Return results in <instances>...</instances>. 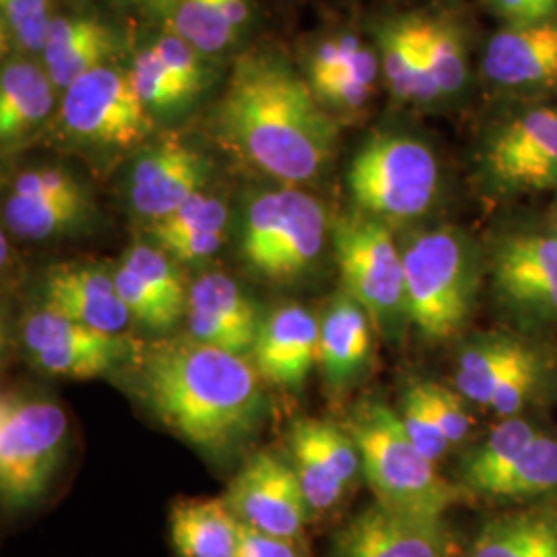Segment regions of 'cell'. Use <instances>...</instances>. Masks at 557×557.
<instances>
[{
    "mask_svg": "<svg viewBox=\"0 0 557 557\" xmlns=\"http://www.w3.org/2000/svg\"><path fill=\"white\" fill-rule=\"evenodd\" d=\"M156 54L160 57L165 69L178 79L190 98H195L202 87V66H200L199 50L180 38L178 34L163 36L156 46Z\"/></svg>",
    "mask_w": 557,
    "mask_h": 557,
    "instance_id": "obj_40",
    "label": "cell"
},
{
    "mask_svg": "<svg viewBox=\"0 0 557 557\" xmlns=\"http://www.w3.org/2000/svg\"><path fill=\"white\" fill-rule=\"evenodd\" d=\"M496 278L508 298L557 314V236L508 239L496 257Z\"/></svg>",
    "mask_w": 557,
    "mask_h": 557,
    "instance_id": "obj_19",
    "label": "cell"
},
{
    "mask_svg": "<svg viewBox=\"0 0 557 557\" xmlns=\"http://www.w3.org/2000/svg\"><path fill=\"white\" fill-rule=\"evenodd\" d=\"M190 338L246 358L259 338L262 320L238 283L223 273L200 275L186 299Z\"/></svg>",
    "mask_w": 557,
    "mask_h": 557,
    "instance_id": "obj_14",
    "label": "cell"
},
{
    "mask_svg": "<svg viewBox=\"0 0 557 557\" xmlns=\"http://www.w3.org/2000/svg\"><path fill=\"white\" fill-rule=\"evenodd\" d=\"M209 161L178 140L145 151L131 174V202L140 218L156 223L202 193Z\"/></svg>",
    "mask_w": 557,
    "mask_h": 557,
    "instance_id": "obj_15",
    "label": "cell"
},
{
    "mask_svg": "<svg viewBox=\"0 0 557 557\" xmlns=\"http://www.w3.org/2000/svg\"><path fill=\"white\" fill-rule=\"evenodd\" d=\"M405 314L430 341L453 337L471 304V269L453 232L421 234L403 252Z\"/></svg>",
    "mask_w": 557,
    "mask_h": 557,
    "instance_id": "obj_6",
    "label": "cell"
},
{
    "mask_svg": "<svg viewBox=\"0 0 557 557\" xmlns=\"http://www.w3.org/2000/svg\"><path fill=\"white\" fill-rule=\"evenodd\" d=\"M44 306L108 335H122L133 322L120 299L114 275L85 264H59L44 283Z\"/></svg>",
    "mask_w": 557,
    "mask_h": 557,
    "instance_id": "obj_18",
    "label": "cell"
},
{
    "mask_svg": "<svg viewBox=\"0 0 557 557\" xmlns=\"http://www.w3.org/2000/svg\"><path fill=\"white\" fill-rule=\"evenodd\" d=\"M120 2L140 7V9H149V11H156L160 15H172L178 0H120Z\"/></svg>",
    "mask_w": 557,
    "mask_h": 557,
    "instance_id": "obj_49",
    "label": "cell"
},
{
    "mask_svg": "<svg viewBox=\"0 0 557 557\" xmlns=\"http://www.w3.org/2000/svg\"><path fill=\"white\" fill-rule=\"evenodd\" d=\"M537 382V359L535 356L524 359L517 370L496 388L490 407L499 416H515L522 409L524 400L531 395Z\"/></svg>",
    "mask_w": 557,
    "mask_h": 557,
    "instance_id": "obj_43",
    "label": "cell"
},
{
    "mask_svg": "<svg viewBox=\"0 0 557 557\" xmlns=\"http://www.w3.org/2000/svg\"><path fill=\"white\" fill-rule=\"evenodd\" d=\"M178 557H239L242 524L225 499H182L170 515Z\"/></svg>",
    "mask_w": 557,
    "mask_h": 557,
    "instance_id": "obj_22",
    "label": "cell"
},
{
    "mask_svg": "<svg viewBox=\"0 0 557 557\" xmlns=\"http://www.w3.org/2000/svg\"><path fill=\"white\" fill-rule=\"evenodd\" d=\"M557 490V442L537 434L512 469L490 492L498 498H527Z\"/></svg>",
    "mask_w": 557,
    "mask_h": 557,
    "instance_id": "obj_30",
    "label": "cell"
},
{
    "mask_svg": "<svg viewBox=\"0 0 557 557\" xmlns=\"http://www.w3.org/2000/svg\"><path fill=\"white\" fill-rule=\"evenodd\" d=\"M292 450L310 518L335 510L361 471L354 436L331 421L301 419L292 432Z\"/></svg>",
    "mask_w": 557,
    "mask_h": 557,
    "instance_id": "obj_13",
    "label": "cell"
},
{
    "mask_svg": "<svg viewBox=\"0 0 557 557\" xmlns=\"http://www.w3.org/2000/svg\"><path fill=\"white\" fill-rule=\"evenodd\" d=\"M223 139L244 160L283 182H308L331 160L335 122L283 62L246 57L234 66L218 108Z\"/></svg>",
    "mask_w": 557,
    "mask_h": 557,
    "instance_id": "obj_2",
    "label": "cell"
},
{
    "mask_svg": "<svg viewBox=\"0 0 557 557\" xmlns=\"http://www.w3.org/2000/svg\"><path fill=\"white\" fill-rule=\"evenodd\" d=\"M333 246L347 296L384 329L405 312L403 252L384 223L343 215L331 225Z\"/></svg>",
    "mask_w": 557,
    "mask_h": 557,
    "instance_id": "obj_8",
    "label": "cell"
},
{
    "mask_svg": "<svg viewBox=\"0 0 557 557\" xmlns=\"http://www.w3.org/2000/svg\"><path fill=\"white\" fill-rule=\"evenodd\" d=\"M260 380L248 359L193 338L158 343L140 361V397L153 416L209 455H223L255 432Z\"/></svg>",
    "mask_w": 557,
    "mask_h": 557,
    "instance_id": "obj_1",
    "label": "cell"
},
{
    "mask_svg": "<svg viewBox=\"0 0 557 557\" xmlns=\"http://www.w3.org/2000/svg\"><path fill=\"white\" fill-rule=\"evenodd\" d=\"M370 317L351 296L337 298L320 322L319 363L333 386L358 376L370 356Z\"/></svg>",
    "mask_w": 557,
    "mask_h": 557,
    "instance_id": "obj_23",
    "label": "cell"
},
{
    "mask_svg": "<svg viewBox=\"0 0 557 557\" xmlns=\"http://www.w3.org/2000/svg\"><path fill=\"white\" fill-rule=\"evenodd\" d=\"M220 4L225 20L232 25L234 32H238L239 27L250 17L248 0H220Z\"/></svg>",
    "mask_w": 557,
    "mask_h": 557,
    "instance_id": "obj_48",
    "label": "cell"
},
{
    "mask_svg": "<svg viewBox=\"0 0 557 557\" xmlns=\"http://www.w3.org/2000/svg\"><path fill=\"white\" fill-rule=\"evenodd\" d=\"M147 106L133 85L131 73L103 64L83 75L62 98V120L81 139L131 147L151 131Z\"/></svg>",
    "mask_w": 557,
    "mask_h": 557,
    "instance_id": "obj_9",
    "label": "cell"
},
{
    "mask_svg": "<svg viewBox=\"0 0 557 557\" xmlns=\"http://www.w3.org/2000/svg\"><path fill=\"white\" fill-rule=\"evenodd\" d=\"M221 242H223V232H211V234L174 239V242H168L158 248L180 262H197V260L213 257L220 250Z\"/></svg>",
    "mask_w": 557,
    "mask_h": 557,
    "instance_id": "obj_46",
    "label": "cell"
},
{
    "mask_svg": "<svg viewBox=\"0 0 557 557\" xmlns=\"http://www.w3.org/2000/svg\"><path fill=\"white\" fill-rule=\"evenodd\" d=\"M227 218L230 213L223 200L199 193L193 199L186 200L165 220L151 223L149 236L156 242V246H163L168 242L188 238V236L225 232Z\"/></svg>",
    "mask_w": 557,
    "mask_h": 557,
    "instance_id": "obj_32",
    "label": "cell"
},
{
    "mask_svg": "<svg viewBox=\"0 0 557 557\" xmlns=\"http://www.w3.org/2000/svg\"><path fill=\"white\" fill-rule=\"evenodd\" d=\"M487 163L510 188L557 184V110H535L504 126L492 140Z\"/></svg>",
    "mask_w": 557,
    "mask_h": 557,
    "instance_id": "obj_16",
    "label": "cell"
},
{
    "mask_svg": "<svg viewBox=\"0 0 557 557\" xmlns=\"http://www.w3.org/2000/svg\"><path fill=\"white\" fill-rule=\"evenodd\" d=\"M89 215L87 195L77 197H25L11 193L4 199L7 227L23 239H46L75 230Z\"/></svg>",
    "mask_w": 557,
    "mask_h": 557,
    "instance_id": "obj_27",
    "label": "cell"
},
{
    "mask_svg": "<svg viewBox=\"0 0 557 557\" xmlns=\"http://www.w3.org/2000/svg\"><path fill=\"white\" fill-rule=\"evenodd\" d=\"M21 341L41 372L75 380L106 376L135 351L128 338L94 331L46 306L25 319Z\"/></svg>",
    "mask_w": 557,
    "mask_h": 557,
    "instance_id": "obj_10",
    "label": "cell"
},
{
    "mask_svg": "<svg viewBox=\"0 0 557 557\" xmlns=\"http://www.w3.org/2000/svg\"><path fill=\"white\" fill-rule=\"evenodd\" d=\"M421 27H423L425 54H428V62L438 85L440 94L442 96L457 94L458 89L465 85V77H467L462 41L448 23L421 20Z\"/></svg>",
    "mask_w": 557,
    "mask_h": 557,
    "instance_id": "obj_34",
    "label": "cell"
},
{
    "mask_svg": "<svg viewBox=\"0 0 557 557\" xmlns=\"http://www.w3.org/2000/svg\"><path fill=\"white\" fill-rule=\"evenodd\" d=\"M379 73V60L363 46L345 69L329 75L310 77L312 89L320 100L331 101L343 108H359L370 98L372 85Z\"/></svg>",
    "mask_w": 557,
    "mask_h": 557,
    "instance_id": "obj_35",
    "label": "cell"
},
{
    "mask_svg": "<svg viewBox=\"0 0 557 557\" xmlns=\"http://www.w3.org/2000/svg\"><path fill=\"white\" fill-rule=\"evenodd\" d=\"M131 79L147 110H176L193 100L178 79L165 69L153 48L137 54L131 69Z\"/></svg>",
    "mask_w": 557,
    "mask_h": 557,
    "instance_id": "obj_36",
    "label": "cell"
},
{
    "mask_svg": "<svg viewBox=\"0 0 557 557\" xmlns=\"http://www.w3.org/2000/svg\"><path fill=\"white\" fill-rule=\"evenodd\" d=\"M331 557H455V539L444 518L374 502L338 529Z\"/></svg>",
    "mask_w": 557,
    "mask_h": 557,
    "instance_id": "obj_12",
    "label": "cell"
},
{
    "mask_svg": "<svg viewBox=\"0 0 557 557\" xmlns=\"http://www.w3.org/2000/svg\"><path fill=\"white\" fill-rule=\"evenodd\" d=\"M361 48H363V44L356 38H349V36L322 41L317 48L312 64H310V77L329 75V73H337L341 69H345L351 60L356 59V54Z\"/></svg>",
    "mask_w": 557,
    "mask_h": 557,
    "instance_id": "obj_45",
    "label": "cell"
},
{
    "mask_svg": "<svg viewBox=\"0 0 557 557\" xmlns=\"http://www.w3.org/2000/svg\"><path fill=\"white\" fill-rule=\"evenodd\" d=\"M400 419H403V425H405L411 442L432 462H438L440 458L448 453L450 444H448L446 436L442 434L438 421H436L430 405H428V398H425L421 382L413 384L407 391Z\"/></svg>",
    "mask_w": 557,
    "mask_h": 557,
    "instance_id": "obj_38",
    "label": "cell"
},
{
    "mask_svg": "<svg viewBox=\"0 0 557 557\" xmlns=\"http://www.w3.org/2000/svg\"><path fill=\"white\" fill-rule=\"evenodd\" d=\"M114 50L116 36L101 21L54 20L44 48V64L54 87L69 89L83 75L108 64Z\"/></svg>",
    "mask_w": 557,
    "mask_h": 557,
    "instance_id": "obj_21",
    "label": "cell"
},
{
    "mask_svg": "<svg viewBox=\"0 0 557 557\" xmlns=\"http://www.w3.org/2000/svg\"><path fill=\"white\" fill-rule=\"evenodd\" d=\"M423 384V393L428 398V405L434 413V418L438 421L442 434L448 440V444H458L467 438L469 428H471V419L467 416L462 400L457 393H453L446 386H440L436 382H421Z\"/></svg>",
    "mask_w": 557,
    "mask_h": 557,
    "instance_id": "obj_41",
    "label": "cell"
},
{
    "mask_svg": "<svg viewBox=\"0 0 557 557\" xmlns=\"http://www.w3.org/2000/svg\"><path fill=\"white\" fill-rule=\"evenodd\" d=\"M347 184L361 211L391 220H411L434 202L438 161L419 140L379 137L354 158Z\"/></svg>",
    "mask_w": 557,
    "mask_h": 557,
    "instance_id": "obj_7",
    "label": "cell"
},
{
    "mask_svg": "<svg viewBox=\"0 0 557 557\" xmlns=\"http://www.w3.org/2000/svg\"><path fill=\"white\" fill-rule=\"evenodd\" d=\"M537 430L522 419H506L462 467V478L479 494H487L517 462Z\"/></svg>",
    "mask_w": 557,
    "mask_h": 557,
    "instance_id": "obj_29",
    "label": "cell"
},
{
    "mask_svg": "<svg viewBox=\"0 0 557 557\" xmlns=\"http://www.w3.org/2000/svg\"><path fill=\"white\" fill-rule=\"evenodd\" d=\"M380 46L384 75L400 100L432 101L442 96L425 54L421 20L391 25Z\"/></svg>",
    "mask_w": 557,
    "mask_h": 557,
    "instance_id": "obj_25",
    "label": "cell"
},
{
    "mask_svg": "<svg viewBox=\"0 0 557 557\" xmlns=\"http://www.w3.org/2000/svg\"><path fill=\"white\" fill-rule=\"evenodd\" d=\"M320 322L301 306H283L262 320L252 361L260 379L299 388L319 363Z\"/></svg>",
    "mask_w": 557,
    "mask_h": 557,
    "instance_id": "obj_17",
    "label": "cell"
},
{
    "mask_svg": "<svg viewBox=\"0 0 557 557\" xmlns=\"http://www.w3.org/2000/svg\"><path fill=\"white\" fill-rule=\"evenodd\" d=\"M533 354L515 341H490L471 347L458 363V393L478 405L490 407L499 384Z\"/></svg>",
    "mask_w": 557,
    "mask_h": 557,
    "instance_id": "obj_28",
    "label": "cell"
},
{
    "mask_svg": "<svg viewBox=\"0 0 557 557\" xmlns=\"http://www.w3.org/2000/svg\"><path fill=\"white\" fill-rule=\"evenodd\" d=\"M54 83L48 71L32 60L4 62L0 75V137L7 140L23 137L40 124L52 110Z\"/></svg>",
    "mask_w": 557,
    "mask_h": 557,
    "instance_id": "obj_24",
    "label": "cell"
},
{
    "mask_svg": "<svg viewBox=\"0 0 557 557\" xmlns=\"http://www.w3.org/2000/svg\"><path fill=\"white\" fill-rule=\"evenodd\" d=\"M469 557H557V515L515 512L487 520Z\"/></svg>",
    "mask_w": 557,
    "mask_h": 557,
    "instance_id": "obj_26",
    "label": "cell"
},
{
    "mask_svg": "<svg viewBox=\"0 0 557 557\" xmlns=\"http://www.w3.org/2000/svg\"><path fill=\"white\" fill-rule=\"evenodd\" d=\"M223 499L248 529L275 537L304 539L310 510L294 467L283 458L257 455L232 481Z\"/></svg>",
    "mask_w": 557,
    "mask_h": 557,
    "instance_id": "obj_11",
    "label": "cell"
},
{
    "mask_svg": "<svg viewBox=\"0 0 557 557\" xmlns=\"http://www.w3.org/2000/svg\"><path fill=\"white\" fill-rule=\"evenodd\" d=\"M15 195L25 197H77L85 195L83 186L64 170H29L20 174L13 182Z\"/></svg>",
    "mask_w": 557,
    "mask_h": 557,
    "instance_id": "obj_42",
    "label": "cell"
},
{
    "mask_svg": "<svg viewBox=\"0 0 557 557\" xmlns=\"http://www.w3.org/2000/svg\"><path fill=\"white\" fill-rule=\"evenodd\" d=\"M122 264H126L135 275H139L140 281L156 296H160L172 312H176L178 317L186 314L188 294L170 255H165L158 246L135 244Z\"/></svg>",
    "mask_w": 557,
    "mask_h": 557,
    "instance_id": "obj_33",
    "label": "cell"
},
{
    "mask_svg": "<svg viewBox=\"0 0 557 557\" xmlns=\"http://www.w3.org/2000/svg\"><path fill=\"white\" fill-rule=\"evenodd\" d=\"M172 21L174 34L193 44L200 54L225 50L236 36L221 11L220 0H178Z\"/></svg>",
    "mask_w": 557,
    "mask_h": 557,
    "instance_id": "obj_31",
    "label": "cell"
},
{
    "mask_svg": "<svg viewBox=\"0 0 557 557\" xmlns=\"http://www.w3.org/2000/svg\"><path fill=\"white\" fill-rule=\"evenodd\" d=\"M114 283L119 289V296L124 306L128 308L133 320L149 329H170L172 324L178 322L180 317L172 312L160 296H156L143 281L139 275H135L126 264H120L114 273Z\"/></svg>",
    "mask_w": 557,
    "mask_h": 557,
    "instance_id": "obj_39",
    "label": "cell"
},
{
    "mask_svg": "<svg viewBox=\"0 0 557 557\" xmlns=\"http://www.w3.org/2000/svg\"><path fill=\"white\" fill-rule=\"evenodd\" d=\"M326 211L301 190L283 188L250 202L242 255L262 277L289 283L308 273L324 248Z\"/></svg>",
    "mask_w": 557,
    "mask_h": 557,
    "instance_id": "obj_5",
    "label": "cell"
},
{
    "mask_svg": "<svg viewBox=\"0 0 557 557\" xmlns=\"http://www.w3.org/2000/svg\"><path fill=\"white\" fill-rule=\"evenodd\" d=\"M239 557H312V554L306 539L275 537L242 524Z\"/></svg>",
    "mask_w": 557,
    "mask_h": 557,
    "instance_id": "obj_44",
    "label": "cell"
},
{
    "mask_svg": "<svg viewBox=\"0 0 557 557\" xmlns=\"http://www.w3.org/2000/svg\"><path fill=\"white\" fill-rule=\"evenodd\" d=\"M4 36L27 54H44L52 25L50 0H0Z\"/></svg>",
    "mask_w": 557,
    "mask_h": 557,
    "instance_id": "obj_37",
    "label": "cell"
},
{
    "mask_svg": "<svg viewBox=\"0 0 557 557\" xmlns=\"http://www.w3.org/2000/svg\"><path fill=\"white\" fill-rule=\"evenodd\" d=\"M361 471L376 502L400 512L444 518L457 504V487L436 471V462L411 442L403 419L388 407L372 403L359 409L349 425Z\"/></svg>",
    "mask_w": 557,
    "mask_h": 557,
    "instance_id": "obj_3",
    "label": "cell"
},
{
    "mask_svg": "<svg viewBox=\"0 0 557 557\" xmlns=\"http://www.w3.org/2000/svg\"><path fill=\"white\" fill-rule=\"evenodd\" d=\"M483 71L508 87L537 85L557 77V23L517 25L487 44Z\"/></svg>",
    "mask_w": 557,
    "mask_h": 557,
    "instance_id": "obj_20",
    "label": "cell"
},
{
    "mask_svg": "<svg viewBox=\"0 0 557 557\" xmlns=\"http://www.w3.org/2000/svg\"><path fill=\"white\" fill-rule=\"evenodd\" d=\"M547 2H549V4H554V7H557V0H547Z\"/></svg>",
    "mask_w": 557,
    "mask_h": 557,
    "instance_id": "obj_50",
    "label": "cell"
},
{
    "mask_svg": "<svg viewBox=\"0 0 557 557\" xmlns=\"http://www.w3.org/2000/svg\"><path fill=\"white\" fill-rule=\"evenodd\" d=\"M490 4L498 11L499 15L515 21L517 25L541 23V20H545L556 11V7L549 4L547 0H490Z\"/></svg>",
    "mask_w": 557,
    "mask_h": 557,
    "instance_id": "obj_47",
    "label": "cell"
},
{
    "mask_svg": "<svg viewBox=\"0 0 557 557\" xmlns=\"http://www.w3.org/2000/svg\"><path fill=\"white\" fill-rule=\"evenodd\" d=\"M69 434L59 403L9 391L0 398V498L4 510L40 502L59 469Z\"/></svg>",
    "mask_w": 557,
    "mask_h": 557,
    "instance_id": "obj_4",
    "label": "cell"
}]
</instances>
